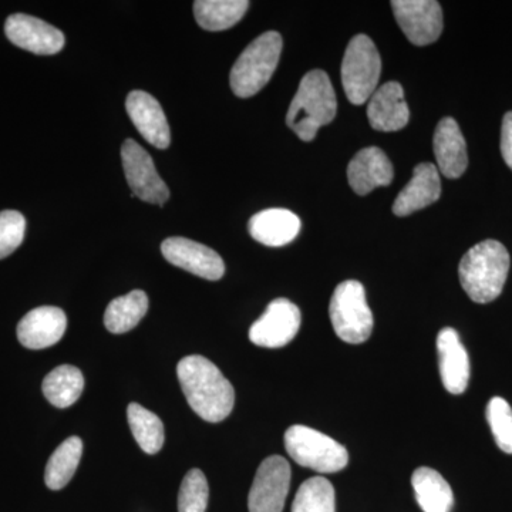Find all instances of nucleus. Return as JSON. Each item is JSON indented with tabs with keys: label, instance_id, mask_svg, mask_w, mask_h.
Wrapping results in <instances>:
<instances>
[{
	"label": "nucleus",
	"instance_id": "obj_10",
	"mask_svg": "<svg viewBox=\"0 0 512 512\" xmlns=\"http://www.w3.org/2000/svg\"><path fill=\"white\" fill-rule=\"evenodd\" d=\"M301 311L288 299H275L249 329V340L268 349L284 348L301 328Z\"/></svg>",
	"mask_w": 512,
	"mask_h": 512
},
{
	"label": "nucleus",
	"instance_id": "obj_6",
	"mask_svg": "<svg viewBox=\"0 0 512 512\" xmlns=\"http://www.w3.org/2000/svg\"><path fill=\"white\" fill-rule=\"evenodd\" d=\"M285 448L299 466L322 474L338 473L349 463L345 446L332 437L301 424L286 430Z\"/></svg>",
	"mask_w": 512,
	"mask_h": 512
},
{
	"label": "nucleus",
	"instance_id": "obj_23",
	"mask_svg": "<svg viewBox=\"0 0 512 512\" xmlns=\"http://www.w3.org/2000/svg\"><path fill=\"white\" fill-rule=\"evenodd\" d=\"M248 8L247 0H197L194 15L202 29L221 32L237 25Z\"/></svg>",
	"mask_w": 512,
	"mask_h": 512
},
{
	"label": "nucleus",
	"instance_id": "obj_15",
	"mask_svg": "<svg viewBox=\"0 0 512 512\" xmlns=\"http://www.w3.org/2000/svg\"><path fill=\"white\" fill-rule=\"evenodd\" d=\"M126 109L134 126L151 146L170 147L171 133L163 107L151 94L136 90L127 96Z\"/></svg>",
	"mask_w": 512,
	"mask_h": 512
},
{
	"label": "nucleus",
	"instance_id": "obj_29",
	"mask_svg": "<svg viewBox=\"0 0 512 512\" xmlns=\"http://www.w3.org/2000/svg\"><path fill=\"white\" fill-rule=\"evenodd\" d=\"M210 497L207 477L194 468L187 473L178 494V512H205Z\"/></svg>",
	"mask_w": 512,
	"mask_h": 512
},
{
	"label": "nucleus",
	"instance_id": "obj_13",
	"mask_svg": "<svg viewBox=\"0 0 512 512\" xmlns=\"http://www.w3.org/2000/svg\"><path fill=\"white\" fill-rule=\"evenodd\" d=\"M5 33L13 45L35 55H56L66 42L63 33L55 26L22 13L9 16L6 20Z\"/></svg>",
	"mask_w": 512,
	"mask_h": 512
},
{
	"label": "nucleus",
	"instance_id": "obj_5",
	"mask_svg": "<svg viewBox=\"0 0 512 512\" xmlns=\"http://www.w3.org/2000/svg\"><path fill=\"white\" fill-rule=\"evenodd\" d=\"M329 316L343 342L360 345L372 335L375 320L367 305L365 286L359 281L350 279L336 286L330 299Z\"/></svg>",
	"mask_w": 512,
	"mask_h": 512
},
{
	"label": "nucleus",
	"instance_id": "obj_27",
	"mask_svg": "<svg viewBox=\"0 0 512 512\" xmlns=\"http://www.w3.org/2000/svg\"><path fill=\"white\" fill-rule=\"evenodd\" d=\"M128 424L138 446L147 454H157L164 444V424L146 407L131 403L127 409Z\"/></svg>",
	"mask_w": 512,
	"mask_h": 512
},
{
	"label": "nucleus",
	"instance_id": "obj_26",
	"mask_svg": "<svg viewBox=\"0 0 512 512\" xmlns=\"http://www.w3.org/2000/svg\"><path fill=\"white\" fill-rule=\"evenodd\" d=\"M82 453L83 443L79 437H69L56 448L45 471V483L50 490H62L70 483L79 467Z\"/></svg>",
	"mask_w": 512,
	"mask_h": 512
},
{
	"label": "nucleus",
	"instance_id": "obj_20",
	"mask_svg": "<svg viewBox=\"0 0 512 512\" xmlns=\"http://www.w3.org/2000/svg\"><path fill=\"white\" fill-rule=\"evenodd\" d=\"M433 147L437 168L444 177L456 180L466 173L467 144L456 120L446 117L437 124Z\"/></svg>",
	"mask_w": 512,
	"mask_h": 512
},
{
	"label": "nucleus",
	"instance_id": "obj_2",
	"mask_svg": "<svg viewBox=\"0 0 512 512\" xmlns=\"http://www.w3.org/2000/svg\"><path fill=\"white\" fill-rule=\"evenodd\" d=\"M510 262V254L501 242L487 239L474 245L458 266L461 286L471 301H495L503 292Z\"/></svg>",
	"mask_w": 512,
	"mask_h": 512
},
{
	"label": "nucleus",
	"instance_id": "obj_4",
	"mask_svg": "<svg viewBox=\"0 0 512 512\" xmlns=\"http://www.w3.org/2000/svg\"><path fill=\"white\" fill-rule=\"evenodd\" d=\"M284 40L278 32H266L238 57L229 76L232 92L241 99L261 92L274 76L281 57Z\"/></svg>",
	"mask_w": 512,
	"mask_h": 512
},
{
	"label": "nucleus",
	"instance_id": "obj_25",
	"mask_svg": "<svg viewBox=\"0 0 512 512\" xmlns=\"http://www.w3.org/2000/svg\"><path fill=\"white\" fill-rule=\"evenodd\" d=\"M42 389L49 403L59 409H66L82 396L84 377L77 367L59 366L45 377Z\"/></svg>",
	"mask_w": 512,
	"mask_h": 512
},
{
	"label": "nucleus",
	"instance_id": "obj_18",
	"mask_svg": "<svg viewBox=\"0 0 512 512\" xmlns=\"http://www.w3.org/2000/svg\"><path fill=\"white\" fill-rule=\"evenodd\" d=\"M441 195L440 171L436 165L423 163L416 165L412 180L397 195L393 212L397 217H407L423 210L439 200Z\"/></svg>",
	"mask_w": 512,
	"mask_h": 512
},
{
	"label": "nucleus",
	"instance_id": "obj_21",
	"mask_svg": "<svg viewBox=\"0 0 512 512\" xmlns=\"http://www.w3.org/2000/svg\"><path fill=\"white\" fill-rule=\"evenodd\" d=\"M249 234L266 247H284L291 244L301 231L298 215L284 208L258 212L249 220Z\"/></svg>",
	"mask_w": 512,
	"mask_h": 512
},
{
	"label": "nucleus",
	"instance_id": "obj_14",
	"mask_svg": "<svg viewBox=\"0 0 512 512\" xmlns=\"http://www.w3.org/2000/svg\"><path fill=\"white\" fill-rule=\"evenodd\" d=\"M437 355L444 389L463 394L470 382V359L456 329L444 328L437 336Z\"/></svg>",
	"mask_w": 512,
	"mask_h": 512
},
{
	"label": "nucleus",
	"instance_id": "obj_9",
	"mask_svg": "<svg viewBox=\"0 0 512 512\" xmlns=\"http://www.w3.org/2000/svg\"><path fill=\"white\" fill-rule=\"evenodd\" d=\"M121 160L133 197L160 207L168 201L170 190L158 175L153 158L140 144L134 140L124 141Z\"/></svg>",
	"mask_w": 512,
	"mask_h": 512
},
{
	"label": "nucleus",
	"instance_id": "obj_1",
	"mask_svg": "<svg viewBox=\"0 0 512 512\" xmlns=\"http://www.w3.org/2000/svg\"><path fill=\"white\" fill-rule=\"evenodd\" d=\"M178 380L188 404L202 420L220 423L234 409L235 390L211 360L187 356L177 366Z\"/></svg>",
	"mask_w": 512,
	"mask_h": 512
},
{
	"label": "nucleus",
	"instance_id": "obj_31",
	"mask_svg": "<svg viewBox=\"0 0 512 512\" xmlns=\"http://www.w3.org/2000/svg\"><path fill=\"white\" fill-rule=\"evenodd\" d=\"M26 220L18 211L0 212V259L20 247L25 238Z\"/></svg>",
	"mask_w": 512,
	"mask_h": 512
},
{
	"label": "nucleus",
	"instance_id": "obj_28",
	"mask_svg": "<svg viewBox=\"0 0 512 512\" xmlns=\"http://www.w3.org/2000/svg\"><path fill=\"white\" fill-rule=\"evenodd\" d=\"M292 512H336V495L325 477H313L299 487Z\"/></svg>",
	"mask_w": 512,
	"mask_h": 512
},
{
	"label": "nucleus",
	"instance_id": "obj_7",
	"mask_svg": "<svg viewBox=\"0 0 512 512\" xmlns=\"http://www.w3.org/2000/svg\"><path fill=\"white\" fill-rule=\"evenodd\" d=\"M342 84L346 97L355 106H362L377 90L382 60L369 36L357 35L350 40L342 62Z\"/></svg>",
	"mask_w": 512,
	"mask_h": 512
},
{
	"label": "nucleus",
	"instance_id": "obj_3",
	"mask_svg": "<svg viewBox=\"0 0 512 512\" xmlns=\"http://www.w3.org/2000/svg\"><path fill=\"white\" fill-rule=\"evenodd\" d=\"M336 110L338 100L328 74L323 70H312L299 84L286 114V124L302 141L309 143L320 127L332 123Z\"/></svg>",
	"mask_w": 512,
	"mask_h": 512
},
{
	"label": "nucleus",
	"instance_id": "obj_32",
	"mask_svg": "<svg viewBox=\"0 0 512 512\" xmlns=\"http://www.w3.org/2000/svg\"><path fill=\"white\" fill-rule=\"evenodd\" d=\"M501 154L512 170V111L505 114L501 128Z\"/></svg>",
	"mask_w": 512,
	"mask_h": 512
},
{
	"label": "nucleus",
	"instance_id": "obj_16",
	"mask_svg": "<svg viewBox=\"0 0 512 512\" xmlns=\"http://www.w3.org/2000/svg\"><path fill=\"white\" fill-rule=\"evenodd\" d=\"M67 329L66 313L56 306H40L20 320L18 339L25 348L40 350L56 345Z\"/></svg>",
	"mask_w": 512,
	"mask_h": 512
},
{
	"label": "nucleus",
	"instance_id": "obj_12",
	"mask_svg": "<svg viewBox=\"0 0 512 512\" xmlns=\"http://www.w3.org/2000/svg\"><path fill=\"white\" fill-rule=\"evenodd\" d=\"M161 252L170 264L208 281H218L225 274V264L221 256L207 245L198 244L191 239H165Z\"/></svg>",
	"mask_w": 512,
	"mask_h": 512
},
{
	"label": "nucleus",
	"instance_id": "obj_22",
	"mask_svg": "<svg viewBox=\"0 0 512 512\" xmlns=\"http://www.w3.org/2000/svg\"><path fill=\"white\" fill-rule=\"evenodd\" d=\"M412 484L417 503L424 512L453 510V490L439 471L429 467L417 468L413 473Z\"/></svg>",
	"mask_w": 512,
	"mask_h": 512
},
{
	"label": "nucleus",
	"instance_id": "obj_17",
	"mask_svg": "<svg viewBox=\"0 0 512 512\" xmlns=\"http://www.w3.org/2000/svg\"><path fill=\"white\" fill-rule=\"evenodd\" d=\"M367 119L377 131H399L407 126L410 110L402 84L389 82L380 86L367 104Z\"/></svg>",
	"mask_w": 512,
	"mask_h": 512
},
{
	"label": "nucleus",
	"instance_id": "obj_24",
	"mask_svg": "<svg viewBox=\"0 0 512 512\" xmlns=\"http://www.w3.org/2000/svg\"><path fill=\"white\" fill-rule=\"evenodd\" d=\"M148 311V298L143 291H133L128 295L113 299L104 313V325L111 333L130 332L136 328Z\"/></svg>",
	"mask_w": 512,
	"mask_h": 512
},
{
	"label": "nucleus",
	"instance_id": "obj_30",
	"mask_svg": "<svg viewBox=\"0 0 512 512\" xmlns=\"http://www.w3.org/2000/svg\"><path fill=\"white\" fill-rule=\"evenodd\" d=\"M487 420L498 448L512 454V409L507 400L493 397L487 406Z\"/></svg>",
	"mask_w": 512,
	"mask_h": 512
},
{
	"label": "nucleus",
	"instance_id": "obj_8",
	"mask_svg": "<svg viewBox=\"0 0 512 512\" xmlns=\"http://www.w3.org/2000/svg\"><path fill=\"white\" fill-rule=\"evenodd\" d=\"M291 466L281 456L262 461L248 495L249 512H282L291 487Z\"/></svg>",
	"mask_w": 512,
	"mask_h": 512
},
{
	"label": "nucleus",
	"instance_id": "obj_19",
	"mask_svg": "<svg viewBox=\"0 0 512 512\" xmlns=\"http://www.w3.org/2000/svg\"><path fill=\"white\" fill-rule=\"evenodd\" d=\"M393 165L383 150L367 147L360 150L348 167V180L352 190L366 195L377 187H386L393 181Z\"/></svg>",
	"mask_w": 512,
	"mask_h": 512
},
{
	"label": "nucleus",
	"instance_id": "obj_11",
	"mask_svg": "<svg viewBox=\"0 0 512 512\" xmlns=\"http://www.w3.org/2000/svg\"><path fill=\"white\" fill-rule=\"evenodd\" d=\"M394 18L416 46L436 42L443 32V10L436 0H393Z\"/></svg>",
	"mask_w": 512,
	"mask_h": 512
}]
</instances>
